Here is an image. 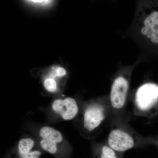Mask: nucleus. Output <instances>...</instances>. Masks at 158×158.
Wrapping results in <instances>:
<instances>
[{
	"mask_svg": "<svg viewBox=\"0 0 158 158\" xmlns=\"http://www.w3.org/2000/svg\"><path fill=\"white\" fill-rule=\"evenodd\" d=\"M136 106L139 110L147 111L158 103V85L147 83L140 86L135 94Z\"/></svg>",
	"mask_w": 158,
	"mask_h": 158,
	"instance_id": "1",
	"label": "nucleus"
},
{
	"mask_svg": "<svg viewBox=\"0 0 158 158\" xmlns=\"http://www.w3.org/2000/svg\"><path fill=\"white\" fill-rule=\"evenodd\" d=\"M66 72L65 69L59 67L55 69V75L56 76L61 77L64 76L66 74Z\"/></svg>",
	"mask_w": 158,
	"mask_h": 158,
	"instance_id": "12",
	"label": "nucleus"
},
{
	"mask_svg": "<svg viewBox=\"0 0 158 158\" xmlns=\"http://www.w3.org/2000/svg\"><path fill=\"white\" fill-rule=\"evenodd\" d=\"M52 107L55 113L65 120L73 119L78 112L77 102L71 98L56 100L53 103Z\"/></svg>",
	"mask_w": 158,
	"mask_h": 158,
	"instance_id": "6",
	"label": "nucleus"
},
{
	"mask_svg": "<svg viewBox=\"0 0 158 158\" xmlns=\"http://www.w3.org/2000/svg\"><path fill=\"white\" fill-rule=\"evenodd\" d=\"M44 86L49 92H55L57 89L56 82L52 78L46 79L44 82Z\"/></svg>",
	"mask_w": 158,
	"mask_h": 158,
	"instance_id": "10",
	"label": "nucleus"
},
{
	"mask_svg": "<svg viewBox=\"0 0 158 158\" xmlns=\"http://www.w3.org/2000/svg\"><path fill=\"white\" fill-rule=\"evenodd\" d=\"M105 117V110L101 105H90L85 110L84 114V127L90 131H93L101 124Z\"/></svg>",
	"mask_w": 158,
	"mask_h": 158,
	"instance_id": "7",
	"label": "nucleus"
},
{
	"mask_svg": "<svg viewBox=\"0 0 158 158\" xmlns=\"http://www.w3.org/2000/svg\"><path fill=\"white\" fill-rule=\"evenodd\" d=\"M35 141L30 138L21 139L18 143L16 150L17 158H39L41 152L39 150L33 149Z\"/></svg>",
	"mask_w": 158,
	"mask_h": 158,
	"instance_id": "8",
	"label": "nucleus"
},
{
	"mask_svg": "<svg viewBox=\"0 0 158 158\" xmlns=\"http://www.w3.org/2000/svg\"><path fill=\"white\" fill-rule=\"evenodd\" d=\"M140 33L152 42L158 44V11L141 18L138 24Z\"/></svg>",
	"mask_w": 158,
	"mask_h": 158,
	"instance_id": "3",
	"label": "nucleus"
},
{
	"mask_svg": "<svg viewBox=\"0 0 158 158\" xmlns=\"http://www.w3.org/2000/svg\"><path fill=\"white\" fill-rule=\"evenodd\" d=\"M108 145L116 152H124L133 148L135 142L132 137L122 130L116 129L110 132Z\"/></svg>",
	"mask_w": 158,
	"mask_h": 158,
	"instance_id": "5",
	"label": "nucleus"
},
{
	"mask_svg": "<svg viewBox=\"0 0 158 158\" xmlns=\"http://www.w3.org/2000/svg\"><path fill=\"white\" fill-rule=\"evenodd\" d=\"M40 147L44 151L52 155H56L59 145L63 141L62 133L50 127H44L40 130Z\"/></svg>",
	"mask_w": 158,
	"mask_h": 158,
	"instance_id": "2",
	"label": "nucleus"
},
{
	"mask_svg": "<svg viewBox=\"0 0 158 158\" xmlns=\"http://www.w3.org/2000/svg\"><path fill=\"white\" fill-rule=\"evenodd\" d=\"M128 89V82L125 78L120 76L115 79L110 94V102L113 108L120 109L124 106Z\"/></svg>",
	"mask_w": 158,
	"mask_h": 158,
	"instance_id": "4",
	"label": "nucleus"
},
{
	"mask_svg": "<svg viewBox=\"0 0 158 158\" xmlns=\"http://www.w3.org/2000/svg\"><path fill=\"white\" fill-rule=\"evenodd\" d=\"M27 1L31 3L43 5V6L48 5L52 2V0H27Z\"/></svg>",
	"mask_w": 158,
	"mask_h": 158,
	"instance_id": "11",
	"label": "nucleus"
},
{
	"mask_svg": "<svg viewBox=\"0 0 158 158\" xmlns=\"http://www.w3.org/2000/svg\"><path fill=\"white\" fill-rule=\"evenodd\" d=\"M116 152L109 145H103L100 151L99 158H118Z\"/></svg>",
	"mask_w": 158,
	"mask_h": 158,
	"instance_id": "9",
	"label": "nucleus"
}]
</instances>
